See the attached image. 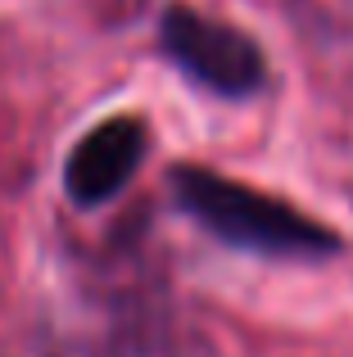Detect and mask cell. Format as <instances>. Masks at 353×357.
Wrapping results in <instances>:
<instances>
[{
  "label": "cell",
  "mask_w": 353,
  "mask_h": 357,
  "mask_svg": "<svg viewBox=\"0 0 353 357\" xmlns=\"http://www.w3.org/2000/svg\"><path fill=\"white\" fill-rule=\"evenodd\" d=\"M168 190L176 208L227 249L258 253V258H303V262L336 258L345 249L336 231L308 218L303 208L267 190H254L236 176H222L204 163H176L168 172Z\"/></svg>",
  "instance_id": "obj_1"
},
{
  "label": "cell",
  "mask_w": 353,
  "mask_h": 357,
  "mask_svg": "<svg viewBox=\"0 0 353 357\" xmlns=\"http://www.w3.org/2000/svg\"><path fill=\"white\" fill-rule=\"evenodd\" d=\"M159 50L190 86L218 100H249L267 86V54L245 27L172 0L159 14Z\"/></svg>",
  "instance_id": "obj_2"
},
{
  "label": "cell",
  "mask_w": 353,
  "mask_h": 357,
  "mask_svg": "<svg viewBox=\"0 0 353 357\" xmlns=\"http://www.w3.org/2000/svg\"><path fill=\"white\" fill-rule=\"evenodd\" d=\"M145 154H150V127L136 114H109L91 122L63 154V195L73 208L91 213L105 208L109 199L132 185V176L141 172Z\"/></svg>",
  "instance_id": "obj_3"
}]
</instances>
